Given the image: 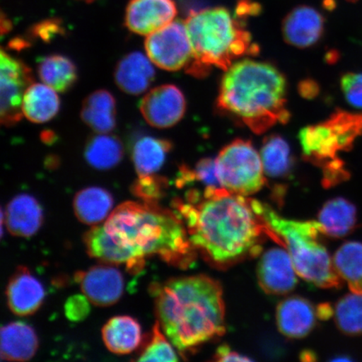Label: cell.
<instances>
[{
	"mask_svg": "<svg viewBox=\"0 0 362 362\" xmlns=\"http://www.w3.org/2000/svg\"><path fill=\"white\" fill-rule=\"evenodd\" d=\"M88 255L104 262L125 264L132 273L143 268L144 257L158 256L168 264L188 268L196 248L185 224L158 202H128L117 206L103 226L84 236Z\"/></svg>",
	"mask_w": 362,
	"mask_h": 362,
	"instance_id": "obj_1",
	"label": "cell"
},
{
	"mask_svg": "<svg viewBox=\"0 0 362 362\" xmlns=\"http://www.w3.org/2000/svg\"><path fill=\"white\" fill-rule=\"evenodd\" d=\"M174 207L194 247L219 268L259 255L264 234L272 237L251 199L223 187L206 188L197 202H175Z\"/></svg>",
	"mask_w": 362,
	"mask_h": 362,
	"instance_id": "obj_2",
	"label": "cell"
},
{
	"mask_svg": "<svg viewBox=\"0 0 362 362\" xmlns=\"http://www.w3.org/2000/svg\"><path fill=\"white\" fill-rule=\"evenodd\" d=\"M163 332L183 356L225 333V305L219 282L205 275L169 280L155 288Z\"/></svg>",
	"mask_w": 362,
	"mask_h": 362,
	"instance_id": "obj_3",
	"label": "cell"
},
{
	"mask_svg": "<svg viewBox=\"0 0 362 362\" xmlns=\"http://www.w3.org/2000/svg\"><path fill=\"white\" fill-rule=\"evenodd\" d=\"M286 95V78L277 67L245 59L226 70L217 107L260 134L289 120Z\"/></svg>",
	"mask_w": 362,
	"mask_h": 362,
	"instance_id": "obj_4",
	"label": "cell"
},
{
	"mask_svg": "<svg viewBox=\"0 0 362 362\" xmlns=\"http://www.w3.org/2000/svg\"><path fill=\"white\" fill-rule=\"evenodd\" d=\"M185 24L193 52L185 70L197 78L208 74L211 66L226 71L237 59L259 52L243 21L224 7L192 11Z\"/></svg>",
	"mask_w": 362,
	"mask_h": 362,
	"instance_id": "obj_5",
	"label": "cell"
},
{
	"mask_svg": "<svg viewBox=\"0 0 362 362\" xmlns=\"http://www.w3.org/2000/svg\"><path fill=\"white\" fill-rule=\"evenodd\" d=\"M253 210L271 230L274 239L287 247L297 274L321 288L341 287V278L327 248L319 241L322 228L316 221L285 218L265 203L251 199Z\"/></svg>",
	"mask_w": 362,
	"mask_h": 362,
	"instance_id": "obj_6",
	"label": "cell"
},
{
	"mask_svg": "<svg viewBox=\"0 0 362 362\" xmlns=\"http://www.w3.org/2000/svg\"><path fill=\"white\" fill-rule=\"evenodd\" d=\"M362 135V113L337 110L327 121L310 125L298 134L303 156L325 168L341 160V152L349 151Z\"/></svg>",
	"mask_w": 362,
	"mask_h": 362,
	"instance_id": "obj_7",
	"label": "cell"
},
{
	"mask_svg": "<svg viewBox=\"0 0 362 362\" xmlns=\"http://www.w3.org/2000/svg\"><path fill=\"white\" fill-rule=\"evenodd\" d=\"M221 187L234 194L248 196L265 185L262 158L251 141L235 139L221 149L216 160Z\"/></svg>",
	"mask_w": 362,
	"mask_h": 362,
	"instance_id": "obj_8",
	"label": "cell"
},
{
	"mask_svg": "<svg viewBox=\"0 0 362 362\" xmlns=\"http://www.w3.org/2000/svg\"><path fill=\"white\" fill-rule=\"evenodd\" d=\"M144 45L153 64L166 71L187 68L193 60L187 27L180 20L148 35Z\"/></svg>",
	"mask_w": 362,
	"mask_h": 362,
	"instance_id": "obj_9",
	"label": "cell"
},
{
	"mask_svg": "<svg viewBox=\"0 0 362 362\" xmlns=\"http://www.w3.org/2000/svg\"><path fill=\"white\" fill-rule=\"evenodd\" d=\"M1 123L11 127L19 123L24 115L23 99L27 88L33 84V72L24 62L1 51Z\"/></svg>",
	"mask_w": 362,
	"mask_h": 362,
	"instance_id": "obj_10",
	"label": "cell"
},
{
	"mask_svg": "<svg viewBox=\"0 0 362 362\" xmlns=\"http://www.w3.org/2000/svg\"><path fill=\"white\" fill-rule=\"evenodd\" d=\"M139 108L149 125L167 129L182 119L187 101L176 86L166 84L149 90L140 102Z\"/></svg>",
	"mask_w": 362,
	"mask_h": 362,
	"instance_id": "obj_11",
	"label": "cell"
},
{
	"mask_svg": "<svg viewBox=\"0 0 362 362\" xmlns=\"http://www.w3.org/2000/svg\"><path fill=\"white\" fill-rule=\"evenodd\" d=\"M297 272L288 251L274 247L262 255L257 264V280L262 291L271 296H284L296 286Z\"/></svg>",
	"mask_w": 362,
	"mask_h": 362,
	"instance_id": "obj_12",
	"label": "cell"
},
{
	"mask_svg": "<svg viewBox=\"0 0 362 362\" xmlns=\"http://www.w3.org/2000/svg\"><path fill=\"white\" fill-rule=\"evenodd\" d=\"M176 16L174 0H130L124 24L131 33L148 35L170 25Z\"/></svg>",
	"mask_w": 362,
	"mask_h": 362,
	"instance_id": "obj_13",
	"label": "cell"
},
{
	"mask_svg": "<svg viewBox=\"0 0 362 362\" xmlns=\"http://www.w3.org/2000/svg\"><path fill=\"white\" fill-rule=\"evenodd\" d=\"M76 283L88 300L98 306L115 304L124 292L123 275L115 267L95 266L75 276Z\"/></svg>",
	"mask_w": 362,
	"mask_h": 362,
	"instance_id": "obj_14",
	"label": "cell"
},
{
	"mask_svg": "<svg viewBox=\"0 0 362 362\" xmlns=\"http://www.w3.org/2000/svg\"><path fill=\"white\" fill-rule=\"evenodd\" d=\"M325 19L315 8H294L284 18L282 33L285 42L298 48L310 47L319 42L324 33Z\"/></svg>",
	"mask_w": 362,
	"mask_h": 362,
	"instance_id": "obj_15",
	"label": "cell"
},
{
	"mask_svg": "<svg viewBox=\"0 0 362 362\" xmlns=\"http://www.w3.org/2000/svg\"><path fill=\"white\" fill-rule=\"evenodd\" d=\"M317 318H319L317 308L300 296L285 298L276 310L279 332L291 339L307 337L315 328Z\"/></svg>",
	"mask_w": 362,
	"mask_h": 362,
	"instance_id": "obj_16",
	"label": "cell"
},
{
	"mask_svg": "<svg viewBox=\"0 0 362 362\" xmlns=\"http://www.w3.org/2000/svg\"><path fill=\"white\" fill-rule=\"evenodd\" d=\"M6 296L13 313L25 316L34 314L42 305L45 291L39 280L21 267L8 284Z\"/></svg>",
	"mask_w": 362,
	"mask_h": 362,
	"instance_id": "obj_17",
	"label": "cell"
},
{
	"mask_svg": "<svg viewBox=\"0 0 362 362\" xmlns=\"http://www.w3.org/2000/svg\"><path fill=\"white\" fill-rule=\"evenodd\" d=\"M149 60L140 52L130 53L122 58L115 71L117 87L130 95L146 92L156 76V71Z\"/></svg>",
	"mask_w": 362,
	"mask_h": 362,
	"instance_id": "obj_18",
	"label": "cell"
},
{
	"mask_svg": "<svg viewBox=\"0 0 362 362\" xmlns=\"http://www.w3.org/2000/svg\"><path fill=\"white\" fill-rule=\"evenodd\" d=\"M6 219L11 234L23 238L33 236L42 224V206L30 194H18L8 204Z\"/></svg>",
	"mask_w": 362,
	"mask_h": 362,
	"instance_id": "obj_19",
	"label": "cell"
},
{
	"mask_svg": "<svg viewBox=\"0 0 362 362\" xmlns=\"http://www.w3.org/2000/svg\"><path fill=\"white\" fill-rule=\"evenodd\" d=\"M318 221L323 233L327 236L334 238L346 237L356 229V207L345 198L332 199L320 210Z\"/></svg>",
	"mask_w": 362,
	"mask_h": 362,
	"instance_id": "obj_20",
	"label": "cell"
},
{
	"mask_svg": "<svg viewBox=\"0 0 362 362\" xmlns=\"http://www.w3.org/2000/svg\"><path fill=\"white\" fill-rule=\"evenodd\" d=\"M38 339L28 325L13 322L1 329V357L10 361H25L35 356Z\"/></svg>",
	"mask_w": 362,
	"mask_h": 362,
	"instance_id": "obj_21",
	"label": "cell"
},
{
	"mask_svg": "<svg viewBox=\"0 0 362 362\" xmlns=\"http://www.w3.org/2000/svg\"><path fill=\"white\" fill-rule=\"evenodd\" d=\"M103 339L107 349L125 355L137 349L141 342V327L130 316L113 317L103 328Z\"/></svg>",
	"mask_w": 362,
	"mask_h": 362,
	"instance_id": "obj_22",
	"label": "cell"
},
{
	"mask_svg": "<svg viewBox=\"0 0 362 362\" xmlns=\"http://www.w3.org/2000/svg\"><path fill=\"white\" fill-rule=\"evenodd\" d=\"M84 123L99 134L111 132L116 127V101L107 90L89 95L81 112Z\"/></svg>",
	"mask_w": 362,
	"mask_h": 362,
	"instance_id": "obj_23",
	"label": "cell"
},
{
	"mask_svg": "<svg viewBox=\"0 0 362 362\" xmlns=\"http://www.w3.org/2000/svg\"><path fill=\"white\" fill-rule=\"evenodd\" d=\"M57 90L47 84H31L25 90L22 110L30 121L43 124L52 120L60 110Z\"/></svg>",
	"mask_w": 362,
	"mask_h": 362,
	"instance_id": "obj_24",
	"label": "cell"
},
{
	"mask_svg": "<svg viewBox=\"0 0 362 362\" xmlns=\"http://www.w3.org/2000/svg\"><path fill=\"white\" fill-rule=\"evenodd\" d=\"M171 142L167 139L144 136L135 142L132 158L139 176L151 175L160 170L170 152Z\"/></svg>",
	"mask_w": 362,
	"mask_h": 362,
	"instance_id": "obj_25",
	"label": "cell"
},
{
	"mask_svg": "<svg viewBox=\"0 0 362 362\" xmlns=\"http://www.w3.org/2000/svg\"><path fill=\"white\" fill-rule=\"evenodd\" d=\"M113 198L110 192L100 187L81 189L74 199V211L78 218L85 224L102 223L110 214Z\"/></svg>",
	"mask_w": 362,
	"mask_h": 362,
	"instance_id": "obj_26",
	"label": "cell"
},
{
	"mask_svg": "<svg viewBox=\"0 0 362 362\" xmlns=\"http://www.w3.org/2000/svg\"><path fill=\"white\" fill-rule=\"evenodd\" d=\"M261 158L264 173L273 179L288 177L293 166L289 144L281 136H267L262 142Z\"/></svg>",
	"mask_w": 362,
	"mask_h": 362,
	"instance_id": "obj_27",
	"label": "cell"
},
{
	"mask_svg": "<svg viewBox=\"0 0 362 362\" xmlns=\"http://www.w3.org/2000/svg\"><path fill=\"white\" fill-rule=\"evenodd\" d=\"M40 80L58 93L69 90L78 81V69L70 58L62 55L42 57L38 62Z\"/></svg>",
	"mask_w": 362,
	"mask_h": 362,
	"instance_id": "obj_28",
	"label": "cell"
},
{
	"mask_svg": "<svg viewBox=\"0 0 362 362\" xmlns=\"http://www.w3.org/2000/svg\"><path fill=\"white\" fill-rule=\"evenodd\" d=\"M124 155L123 144L116 136L102 134L90 137L84 156L93 168L106 170L119 164Z\"/></svg>",
	"mask_w": 362,
	"mask_h": 362,
	"instance_id": "obj_29",
	"label": "cell"
},
{
	"mask_svg": "<svg viewBox=\"0 0 362 362\" xmlns=\"http://www.w3.org/2000/svg\"><path fill=\"white\" fill-rule=\"evenodd\" d=\"M333 262L339 277L347 282L351 293L362 294V243L342 244Z\"/></svg>",
	"mask_w": 362,
	"mask_h": 362,
	"instance_id": "obj_30",
	"label": "cell"
},
{
	"mask_svg": "<svg viewBox=\"0 0 362 362\" xmlns=\"http://www.w3.org/2000/svg\"><path fill=\"white\" fill-rule=\"evenodd\" d=\"M337 328L350 337L362 336V294H346L334 308Z\"/></svg>",
	"mask_w": 362,
	"mask_h": 362,
	"instance_id": "obj_31",
	"label": "cell"
},
{
	"mask_svg": "<svg viewBox=\"0 0 362 362\" xmlns=\"http://www.w3.org/2000/svg\"><path fill=\"white\" fill-rule=\"evenodd\" d=\"M160 324L157 321L153 328L151 341L140 353L139 361H177L178 357L172 347L171 344L167 341L160 329Z\"/></svg>",
	"mask_w": 362,
	"mask_h": 362,
	"instance_id": "obj_32",
	"label": "cell"
},
{
	"mask_svg": "<svg viewBox=\"0 0 362 362\" xmlns=\"http://www.w3.org/2000/svg\"><path fill=\"white\" fill-rule=\"evenodd\" d=\"M168 180L155 175L139 176L133 185V193L144 202H157L165 194Z\"/></svg>",
	"mask_w": 362,
	"mask_h": 362,
	"instance_id": "obj_33",
	"label": "cell"
},
{
	"mask_svg": "<svg viewBox=\"0 0 362 362\" xmlns=\"http://www.w3.org/2000/svg\"><path fill=\"white\" fill-rule=\"evenodd\" d=\"M341 88L350 105L362 108V72H349L343 75Z\"/></svg>",
	"mask_w": 362,
	"mask_h": 362,
	"instance_id": "obj_34",
	"label": "cell"
},
{
	"mask_svg": "<svg viewBox=\"0 0 362 362\" xmlns=\"http://www.w3.org/2000/svg\"><path fill=\"white\" fill-rule=\"evenodd\" d=\"M193 170L196 180L205 185L206 188L223 187L217 176L216 160L214 158H202Z\"/></svg>",
	"mask_w": 362,
	"mask_h": 362,
	"instance_id": "obj_35",
	"label": "cell"
},
{
	"mask_svg": "<svg viewBox=\"0 0 362 362\" xmlns=\"http://www.w3.org/2000/svg\"><path fill=\"white\" fill-rule=\"evenodd\" d=\"M87 297L76 296L69 298L66 304V315L71 320H83L89 312Z\"/></svg>",
	"mask_w": 362,
	"mask_h": 362,
	"instance_id": "obj_36",
	"label": "cell"
},
{
	"mask_svg": "<svg viewBox=\"0 0 362 362\" xmlns=\"http://www.w3.org/2000/svg\"><path fill=\"white\" fill-rule=\"evenodd\" d=\"M63 33L60 24L55 21H47L34 26L31 34L35 38L44 40L45 42H49L56 37L57 35Z\"/></svg>",
	"mask_w": 362,
	"mask_h": 362,
	"instance_id": "obj_37",
	"label": "cell"
},
{
	"mask_svg": "<svg viewBox=\"0 0 362 362\" xmlns=\"http://www.w3.org/2000/svg\"><path fill=\"white\" fill-rule=\"evenodd\" d=\"M216 361H251V358L246 356L239 354L238 352L230 349L228 345L218 347L214 355Z\"/></svg>",
	"mask_w": 362,
	"mask_h": 362,
	"instance_id": "obj_38",
	"label": "cell"
},
{
	"mask_svg": "<svg viewBox=\"0 0 362 362\" xmlns=\"http://www.w3.org/2000/svg\"><path fill=\"white\" fill-rule=\"evenodd\" d=\"M300 92L303 97L312 98L319 93V87L314 81H303L300 85Z\"/></svg>",
	"mask_w": 362,
	"mask_h": 362,
	"instance_id": "obj_39",
	"label": "cell"
},
{
	"mask_svg": "<svg viewBox=\"0 0 362 362\" xmlns=\"http://www.w3.org/2000/svg\"><path fill=\"white\" fill-rule=\"evenodd\" d=\"M334 313L332 306L329 304H321L317 307V314L319 319L327 320L330 318Z\"/></svg>",
	"mask_w": 362,
	"mask_h": 362,
	"instance_id": "obj_40",
	"label": "cell"
},
{
	"mask_svg": "<svg viewBox=\"0 0 362 362\" xmlns=\"http://www.w3.org/2000/svg\"><path fill=\"white\" fill-rule=\"evenodd\" d=\"M29 45L28 42L23 38H16L10 42V47L13 49H18V51H21V49L28 47Z\"/></svg>",
	"mask_w": 362,
	"mask_h": 362,
	"instance_id": "obj_41",
	"label": "cell"
},
{
	"mask_svg": "<svg viewBox=\"0 0 362 362\" xmlns=\"http://www.w3.org/2000/svg\"><path fill=\"white\" fill-rule=\"evenodd\" d=\"M42 139L45 144H52L56 140V135L54 134L53 132H51V131H45V132L42 134Z\"/></svg>",
	"mask_w": 362,
	"mask_h": 362,
	"instance_id": "obj_42",
	"label": "cell"
},
{
	"mask_svg": "<svg viewBox=\"0 0 362 362\" xmlns=\"http://www.w3.org/2000/svg\"><path fill=\"white\" fill-rule=\"evenodd\" d=\"M4 13H3L2 19H1V33H2V35L8 33V31H10L12 29V24H11V21L4 20Z\"/></svg>",
	"mask_w": 362,
	"mask_h": 362,
	"instance_id": "obj_43",
	"label": "cell"
},
{
	"mask_svg": "<svg viewBox=\"0 0 362 362\" xmlns=\"http://www.w3.org/2000/svg\"><path fill=\"white\" fill-rule=\"evenodd\" d=\"M76 1L84 2L87 4L93 3L98 1V0H76Z\"/></svg>",
	"mask_w": 362,
	"mask_h": 362,
	"instance_id": "obj_44",
	"label": "cell"
},
{
	"mask_svg": "<svg viewBox=\"0 0 362 362\" xmlns=\"http://www.w3.org/2000/svg\"><path fill=\"white\" fill-rule=\"evenodd\" d=\"M329 1H333V0H329ZM347 1H356V0H347Z\"/></svg>",
	"mask_w": 362,
	"mask_h": 362,
	"instance_id": "obj_45",
	"label": "cell"
}]
</instances>
